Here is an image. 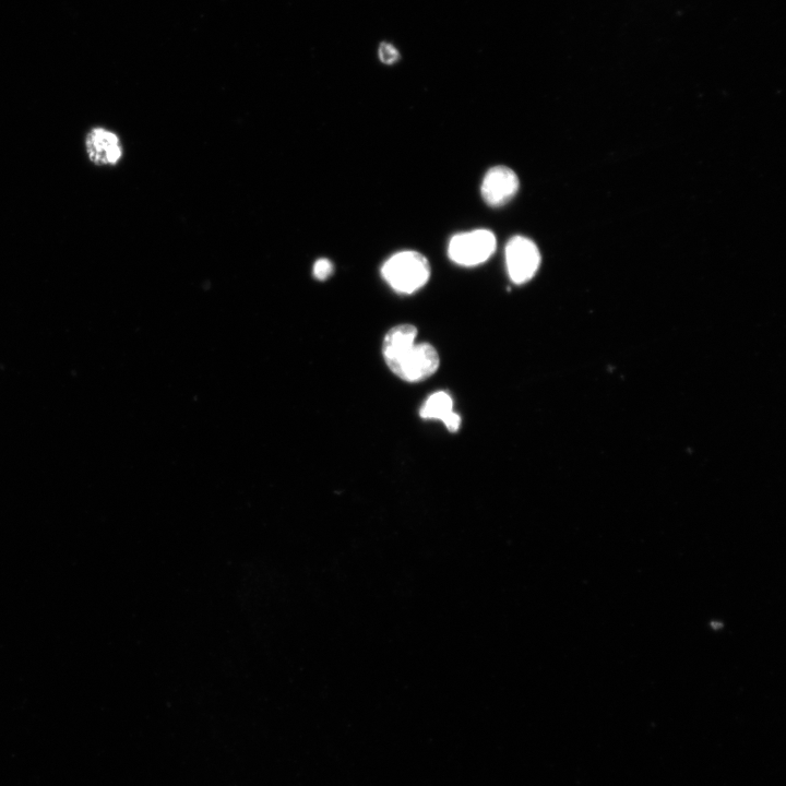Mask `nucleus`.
I'll list each match as a JSON object with an SVG mask.
<instances>
[{
  "mask_svg": "<svg viewBox=\"0 0 786 786\" xmlns=\"http://www.w3.org/2000/svg\"><path fill=\"white\" fill-rule=\"evenodd\" d=\"M424 419L440 420L450 432H456L461 426V417L453 409V398L445 391H437L428 396L419 409Z\"/></svg>",
  "mask_w": 786,
  "mask_h": 786,
  "instance_id": "nucleus-7",
  "label": "nucleus"
},
{
  "mask_svg": "<svg viewBox=\"0 0 786 786\" xmlns=\"http://www.w3.org/2000/svg\"><path fill=\"white\" fill-rule=\"evenodd\" d=\"M87 156L95 165H115L122 155L119 138L104 128L92 129L85 138Z\"/></svg>",
  "mask_w": 786,
  "mask_h": 786,
  "instance_id": "nucleus-6",
  "label": "nucleus"
},
{
  "mask_svg": "<svg viewBox=\"0 0 786 786\" xmlns=\"http://www.w3.org/2000/svg\"><path fill=\"white\" fill-rule=\"evenodd\" d=\"M416 336L417 329L409 323L398 324L390 329L382 342L384 361L394 358L404 349L415 344Z\"/></svg>",
  "mask_w": 786,
  "mask_h": 786,
  "instance_id": "nucleus-8",
  "label": "nucleus"
},
{
  "mask_svg": "<svg viewBox=\"0 0 786 786\" xmlns=\"http://www.w3.org/2000/svg\"><path fill=\"white\" fill-rule=\"evenodd\" d=\"M496 237L488 229H475L454 235L448 247L449 258L462 266H475L487 261L496 250Z\"/></svg>",
  "mask_w": 786,
  "mask_h": 786,
  "instance_id": "nucleus-3",
  "label": "nucleus"
},
{
  "mask_svg": "<svg viewBox=\"0 0 786 786\" xmlns=\"http://www.w3.org/2000/svg\"><path fill=\"white\" fill-rule=\"evenodd\" d=\"M519 178L511 168L501 165L495 166L486 172L483 179L481 196L488 205L499 207L513 199L519 190Z\"/></svg>",
  "mask_w": 786,
  "mask_h": 786,
  "instance_id": "nucleus-5",
  "label": "nucleus"
},
{
  "mask_svg": "<svg viewBox=\"0 0 786 786\" xmlns=\"http://www.w3.org/2000/svg\"><path fill=\"white\" fill-rule=\"evenodd\" d=\"M333 272V264L327 259H319L313 265V275L315 278L326 279Z\"/></svg>",
  "mask_w": 786,
  "mask_h": 786,
  "instance_id": "nucleus-9",
  "label": "nucleus"
},
{
  "mask_svg": "<svg viewBox=\"0 0 786 786\" xmlns=\"http://www.w3.org/2000/svg\"><path fill=\"white\" fill-rule=\"evenodd\" d=\"M505 262L510 278L520 285L529 281L537 272L540 253L531 239L514 236L505 246Z\"/></svg>",
  "mask_w": 786,
  "mask_h": 786,
  "instance_id": "nucleus-4",
  "label": "nucleus"
},
{
  "mask_svg": "<svg viewBox=\"0 0 786 786\" xmlns=\"http://www.w3.org/2000/svg\"><path fill=\"white\" fill-rule=\"evenodd\" d=\"M379 55L384 63H393L398 57L397 51L390 45H382Z\"/></svg>",
  "mask_w": 786,
  "mask_h": 786,
  "instance_id": "nucleus-10",
  "label": "nucleus"
},
{
  "mask_svg": "<svg viewBox=\"0 0 786 786\" xmlns=\"http://www.w3.org/2000/svg\"><path fill=\"white\" fill-rule=\"evenodd\" d=\"M385 364L400 379L406 382H419L438 370L440 357L431 344L415 343Z\"/></svg>",
  "mask_w": 786,
  "mask_h": 786,
  "instance_id": "nucleus-2",
  "label": "nucleus"
},
{
  "mask_svg": "<svg viewBox=\"0 0 786 786\" xmlns=\"http://www.w3.org/2000/svg\"><path fill=\"white\" fill-rule=\"evenodd\" d=\"M384 281L400 294H413L429 279L430 265L425 255L406 250L393 254L381 269Z\"/></svg>",
  "mask_w": 786,
  "mask_h": 786,
  "instance_id": "nucleus-1",
  "label": "nucleus"
}]
</instances>
